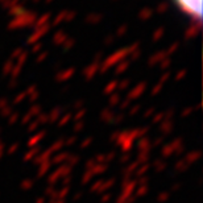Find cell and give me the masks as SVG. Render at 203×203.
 Segmentation results:
<instances>
[{
	"label": "cell",
	"mask_w": 203,
	"mask_h": 203,
	"mask_svg": "<svg viewBox=\"0 0 203 203\" xmlns=\"http://www.w3.org/2000/svg\"><path fill=\"white\" fill-rule=\"evenodd\" d=\"M174 3L179 7V10L185 15L193 19H200L202 15V0H174Z\"/></svg>",
	"instance_id": "1"
}]
</instances>
